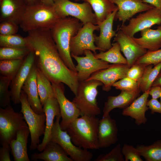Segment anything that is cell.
<instances>
[{"label":"cell","mask_w":161,"mask_h":161,"mask_svg":"<svg viewBox=\"0 0 161 161\" xmlns=\"http://www.w3.org/2000/svg\"><path fill=\"white\" fill-rule=\"evenodd\" d=\"M37 82L40 100L43 106L47 100L55 94L49 80L37 67Z\"/></svg>","instance_id":"cell-30"},{"label":"cell","mask_w":161,"mask_h":161,"mask_svg":"<svg viewBox=\"0 0 161 161\" xmlns=\"http://www.w3.org/2000/svg\"><path fill=\"white\" fill-rule=\"evenodd\" d=\"M84 54V57L71 55L77 63L75 69L79 82L86 80L93 73L107 68L110 65L108 62L95 58L90 50H86Z\"/></svg>","instance_id":"cell-12"},{"label":"cell","mask_w":161,"mask_h":161,"mask_svg":"<svg viewBox=\"0 0 161 161\" xmlns=\"http://www.w3.org/2000/svg\"><path fill=\"white\" fill-rule=\"evenodd\" d=\"M43 107L46 116V128L42 142L37 146V149L40 152L42 151L44 149L47 143L50 141L51 130L54 118L60 113L59 104L55 95L49 98Z\"/></svg>","instance_id":"cell-20"},{"label":"cell","mask_w":161,"mask_h":161,"mask_svg":"<svg viewBox=\"0 0 161 161\" xmlns=\"http://www.w3.org/2000/svg\"><path fill=\"white\" fill-rule=\"evenodd\" d=\"M103 85L100 81L95 80L79 82L77 94L72 102L79 110L80 116H96L100 114L97 97L98 87Z\"/></svg>","instance_id":"cell-5"},{"label":"cell","mask_w":161,"mask_h":161,"mask_svg":"<svg viewBox=\"0 0 161 161\" xmlns=\"http://www.w3.org/2000/svg\"><path fill=\"white\" fill-rule=\"evenodd\" d=\"M11 150L9 145H4L0 148V161H10V152Z\"/></svg>","instance_id":"cell-44"},{"label":"cell","mask_w":161,"mask_h":161,"mask_svg":"<svg viewBox=\"0 0 161 161\" xmlns=\"http://www.w3.org/2000/svg\"><path fill=\"white\" fill-rule=\"evenodd\" d=\"M95 161H124L120 144H118L109 153L99 155Z\"/></svg>","instance_id":"cell-37"},{"label":"cell","mask_w":161,"mask_h":161,"mask_svg":"<svg viewBox=\"0 0 161 161\" xmlns=\"http://www.w3.org/2000/svg\"><path fill=\"white\" fill-rule=\"evenodd\" d=\"M161 24V10L155 7L129 20V24L118 28L131 37L137 32L156 25Z\"/></svg>","instance_id":"cell-11"},{"label":"cell","mask_w":161,"mask_h":161,"mask_svg":"<svg viewBox=\"0 0 161 161\" xmlns=\"http://www.w3.org/2000/svg\"><path fill=\"white\" fill-rule=\"evenodd\" d=\"M146 66L142 64L135 63L129 69L126 77L139 82L143 74Z\"/></svg>","instance_id":"cell-41"},{"label":"cell","mask_w":161,"mask_h":161,"mask_svg":"<svg viewBox=\"0 0 161 161\" xmlns=\"http://www.w3.org/2000/svg\"><path fill=\"white\" fill-rule=\"evenodd\" d=\"M145 3L161 10V0H143Z\"/></svg>","instance_id":"cell-46"},{"label":"cell","mask_w":161,"mask_h":161,"mask_svg":"<svg viewBox=\"0 0 161 161\" xmlns=\"http://www.w3.org/2000/svg\"><path fill=\"white\" fill-rule=\"evenodd\" d=\"M0 47L24 48L28 47L26 37L16 34L8 35H0Z\"/></svg>","instance_id":"cell-34"},{"label":"cell","mask_w":161,"mask_h":161,"mask_svg":"<svg viewBox=\"0 0 161 161\" xmlns=\"http://www.w3.org/2000/svg\"><path fill=\"white\" fill-rule=\"evenodd\" d=\"M160 102L161 103V96L160 97Z\"/></svg>","instance_id":"cell-51"},{"label":"cell","mask_w":161,"mask_h":161,"mask_svg":"<svg viewBox=\"0 0 161 161\" xmlns=\"http://www.w3.org/2000/svg\"><path fill=\"white\" fill-rule=\"evenodd\" d=\"M122 153L125 161H143L141 155L136 148L125 144L121 148Z\"/></svg>","instance_id":"cell-40"},{"label":"cell","mask_w":161,"mask_h":161,"mask_svg":"<svg viewBox=\"0 0 161 161\" xmlns=\"http://www.w3.org/2000/svg\"><path fill=\"white\" fill-rule=\"evenodd\" d=\"M27 5L25 0H0V21L19 25Z\"/></svg>","instance_id":"cell-18"},{"label":"cell","mask_w":161,"mask_h":161,"mask_svg":"<svg viewBox=\"0 0 161 161\" xmlns=\"http://www.w3.org/2000/svg\"><path fill=\"white\" fill-rule=\"evenodd\" d=\"M21 104L20 112L29 128L31 139L29 149L33 151L39 144L40 137L44 135L45 130L46 116L45 113L38 114L32 109L28 101L26 93L22 90L20 98Z\"/></svg>","instance_id":"cell-7"},{"label":"cell","mask_w":161,"mask_h":161,"mask_svg":"<svg viewBox=\"0 0 161 161\" xmlns=\"http://www.w3.org/2000/svg\"><path fill=\"white\" fill-rule=\"evenodd\" d=\"M22 90L26 93L28 103L33 111L38 114L44 113L38 92L37 67L35 64L23 84Z\"/></svg>","instance_id":"cell-21"},{"label":"cell","mask_w":161,"mask_h":161,"mask_svg":"<svg viewBox=\"0 0 161 161\" xmlns=\"http://www.w3.org/2000/svg\"><path fill=\"white\" fill-rule=\"evenodd\" d=\"M61 114L56 117L51 133L50 140L59 144L73 161H90L93 157L92 152L75 145L67 133L60 126Z\"/></svg>","instance_id":"cell-8"},{"label":"cell","mask_w":161,"mask_h":161,"mask_svg":"<svg viewBox=\"0 0 161 161\" xmlns=\"http://www.w3.org/2000/svg\"><path fill=\"white\" fill-rule=\"evenodd\" d=\"M61 18L53 6L40 2L27 6L19 26L27 32L36 30H50Z\"/></svg>","instance_id":"cell-4"},{"label":"cell","mask_w":161,"mask_h":161,"mask_svg":"<svg viewBox=\"0 0 161 161\" xmlns=\"http://www.w3.org/2000/svg\"><path fill=\"white\" fill-rule=\"evenodd\" d=\"M41 2L45 4L53 6L54 4L53 0H40Z\"/></svg>","instance_id":"cell-49"},{"label":"cell","mask_w":161,"mask_h":161,"mask_svg":"<svg viewBox=\"0 0 161 161\" xmlns=\"http://www.w3.org/2000/svg\"><path fill=\"white\" fill-rule=\"evenodd\" d=\"M112 45V47L108 50L94 54L95 58L108 63L127 64L126 58L121 53L120 47L118 43L115 42Z\"/></svg>","instance_id":"cell-29"},{"label":"cell","mask_w":161,"mask_h":161,"mask_svg":"<svg viewBox=\"0 0 161 161\" xmlns=\"http://www.w3.org/2000/svg\"><path fill=\"white\" fill-rule=\"evenodd\" d=\"M112 86L121 91H132L140 89L138 82L127 77L115 82Z\"/></svg>","instance_id":"cell-39"},{"label":"cell","mask_w":161,"mask_h":161,"mask_svg":"<svg viewBox=\"0 0 161 161\" xmlns=\"http://www.w3.org/2000/svg\"><path fill=\"white\" fill-rule=\"evenodd\" d=\"M149 64L145 68L143 74L140 81L139 88L144 92L149 90L161 69V62L155 65Z\"/></svg>","instance_id":"cell-31"},{"label":"cell","mask_w":161,"mask_h":161,"mask_svg":"<svg viewBox=\"0 0 161 161\" xmlns=\"http://www.w3.org/2000/svg\"><path fill=\"white\" fill-rule=\"evenodd\" d=\"M23 59L0 60V76L12 79L21 66Z\"/></svg>","instance_id":"cell-33"},{"label":"cell","mask_w":161,"mask_h":161,"mask_svg":"<svg viewBox=\"0 0 161 161\" xmlns=\"http://www.w3.org/2000/svg\"><path fill=\"white\" fill-rule=\"evenodd\" d=\"M99 119L95 115H83L73 120L65 131L76 146L82 148H99L98 127Z\"/></svg>","instance_id":"cell-3"},{"label":"cell","mask_w":161,"mask_h":161,"mask_svg":"<svg viewBox=\"0 0 161 161\" xmlns=\"http://www.w3.org/2000/svg\"><path fill=\"white\" fill-rule=\"evenodd\" d=\"M117 30L114 41L119 44L121 51L127 60V64L131 67L148 50L136 42L133 37L129 36L118 28Z\"/></svg>","instance_id":"cell-16"},{"label":"cell","mask_w":161,"mask_h":161,"mask_svg":"<svg viewBox=\"0 0 161 161\" xmlns=\"http://www.w3.org/2000/svg\"><path fill=\"white\" fill-rule=\"evenodd\" d=\"M141 37H133L135 41L148 51H152L161 48V25L154 30L150 28L140 31Z\"/></svg>","instance_id":"cell-27"},{"label":"cell","mask_w":161,"mask_h":161,"mask_svg":"<svg viewBox=\"0 0 161 161\" xmlns=\"http://www.w3.org/2000/svg\"><path fill=\"white\" fill-rule=\"evenodd\" d=\"M149 94L152 98L157 99L161 96V86H151L149 90Z\"/></svg>","instance_id":"cell-45"},{"label":"cell","mask_w":161,"mask_h":161,"mask_svg":"<svg viewBox=\"0 0 161 161\" xmlns=\"http://www.w3.org/2000/svg\"><path fill=\"white\" fill-rule=\"evenodd\" d=\"M98 25L89 23L83 24L77 33L72 37L70 42L71 55L80 56L84 54L86 50H89L96 53L99 50L95 43L94 32L99 31Z\"/></svg>","instance_id":"cell-10"},{"label":"cell","mask_w":161,"mask_h":161,"mask_svg":"<svg viewBox=\"0 0 161 161\" xmlns=\"http://www.w3.org/2000/svg\"><path fill=\"white\" fill-rule=\"evenodd\" d=\"M27 33L26 38L28 46L34 53L36 67L52 83H64L75 95L79 84L77 74L62 60L50 30H36Z\"/></svg>","instance_id":"cell-1"},{"label":"cell","mask_w":161,"mask_h":161,"mask_svg":"<svg viewBox=\"0 0 161 161\" xmlns=\"http://www.w3.org/2000/svg\"><path fill=\"white\" fill-rule=\"evenodd\" d=\"M141 91L140 89L132 91H122L116 96H109L105 103L103 117L109 114L114 109H124L129 106L140 95Z\"/></svg>","instance_id":"cell-24"},{"label":"cell","mask_w":161,"mask_h":161,"mask_svg":"<svg viewBox=\"0 0 161 161\" xmlns=\"http://www.w3.org/2000/svg\"><path fill=\"white\" fill-rule=\"evenodd\" d=\"M52 84L60 107L62 118L60 126L62 130L65 131L73 120L80 116V113L75 104L65 96L63 83Z\"/></svg>","instance_id":"cell-13"},{"label":"cell","mask_w":161,"mask_h":161,"mask_svg":"<svg viewBox=\"0 0 161 161\" xmlns=\"http://www.w3.org/2000/svg\"><path fill=\"white\" fill-rule=\"evenodd\" d=\"M83 24L72 17L61 18L50 29V32L58 52L67 66L77 74L75 66L72 60L70 51V42Z\"/></svg>","instance_id":"cell-2"},{"label":"cell","mask_w":161,"mask_h":161,"mask_svg":"<svg viewBox=\"0 0 161 161\" xmlns=\"http://www.w3.org/2000/svg\"><path fill=\"white\" fill-rule=\"evenodd\" d=\"M118 8L114 21H122L121 25L136 14L144 11L154 7L145 3L143 0H110Z\"/></svg>","instance_id":"cell-17"},{"label":"cell","mask_w":161,"mask_h":161,"mask_svg":"<svg viewBox=\"0 0 161 161\" xmlns=\"http://www.w3.org/2000/svg\"><path fill=\"white\" fill-rule=\"evenodd\" d=\"M28 6L33 5L40 2V0H25Z\"/></svg>","instance_id":"cell-48"},{"label":"cell","mask_w":161,"mask_h":161,"mask_svg":"<svg viewBox=\"0 0 161 161\" xmlns=\"http://www.w3.org/2000/svg\"><path fill=\"white\" fill-rule=\"evenodd\" d=\"M118 8L109 15L103 21L98 25L100 33L98 36L94 34L95 45L99 50L105 51L112 47L111 43L112 38L115 36L116 31L113 30V26L115 15Z\"/></svg>","instance_id":"cell-22"},{"label":"cell","mask_w":161,"mask_h":161,"mask_svg":"<svg viewBox=\"0 0 161 161\" xmlns=\"http://www.w3.org/2000/svg\"><path fill=\"white\" fill-rule=\"evenodd\" d=\"M18 25L11 21L1 22L0 35H8L16 34L18 30Z\"/></svg>","instance_id":"cell-42"},{"label":"cell","mask_w":161,"mask_h":161,"mask_svg":"<svg viewBox=\"0 0 161 161\" xmlns=\"http://www.w3.org/2000/svg\"><path fill=\"white\" fill-rule=\"evenodd\" d=\"M118 128L115 120L109 114L99 120L98 137L99 148H108L118 140Z\"/></svg>","instance_id":"cell-19"},{"label":"cell","mask_w":161,"mask_h":161,"mask_svg":"<svg viewBox=\"0 0 161 161\" xmlns=\"http://www.w3.org/2000/svg\"><path fill=\"white\" fill-rule=\"evenodd\" d=\"M30 134L28 127L20 129L17 133L16 138L10 145L15 161H30L27 151L28 137Z\"/></svg>","instance_id":"cell-25"},{"label":"cell","mask_w":161,"mask_h":161,"mask_svg":"<svg viewBox=\"0 0 161 161\" xmlns=\"http://www.w3.org/2000/svg\"><path fill=\"white\" fill-rule=\"evenodd\" d=\"M35 60L34 53L31 50L24 59L21 66L11 80L10 85L11 98L14 104L20 103L22 86L35 64Z\"/></svg>","instance_id":"cell-15"},{"label":"cell","mask_w":161,"mask_h":161,"mask_svg":"<svg viewBox=\"0 0 161 161\" xmlns=\"http://www.w3.org/2000/svg\"><path fill=\"white\" fill-rule=\"evenodd\" d=\"M75 1H79L80 0H74Z\"/></svg>","instance_id":"cell-50"},{"label":"cell","mask_w":161,"mask_h":161,"mask_svg":"<svg viewBox=\"0 0 161 161\" xmlns=\"http://www.w3.org/2000/svg\"><path fill=\"white\" fill-rule=\"evenodd\" d=\"M149 91L143 92L129 106L124 109L122 113L123 115L134 119L135 123L138 125L145 124L147 121L145 114L149 109L146 105Z\"/></svg>","instance_id":"cell-23"},{"label":"cell","mask_w":161,"mask_h":161,"mask_svg":"<svg viewBox=\"0 0 161 161\" xmlns=\"http://www.w3.org/2000/svg\"><path fill=\"white\" fill-rule=\"evenodd\" d=\"M147 106L151 110V113L154 114L155 113L161 114V103L157 99L152 98L148 100Z\"/></svg>","instance_id":"cell-43"},{"label":"cell","mask_w":161,"mask_h":161,"mask_svg":"<svg viewBox=\"0 0 161 161\" xmlns=\"http://www.w3.org/2000/svg\"><path fill=\"white\" fill-rule=\"evenodd\" d=\"M130 67L127 64H113L107 68L93 73L86 80H95L100 81L103 84V90L108 92L115 82L126 77Z\"/></svg>","instance_id":"cell-14"},{"label":"cell","mask_w":161,"mask_h":161,"mask_svg":"<svg viewBox=\"0 0 161 161\" xmlns=\"http://www.w3.org/2000/svg\"><path fill=\"white\" fill-rule=\"evenodd\" d=\"M11 80L10 78L0 76V106L1 108H5L11 100V92L9 90Z\"/></svg>","instance_id":"cell-36"},{"label":"cell","mask_w":161,"mask_h":161,"mask_svg":"<svg viewBox=\"0 0 161 161\" xmlns=\"http://www.w3.org/2000/svg\"><path fill=\"white\" fill-rule=\"evenodd\" d=\"M23 114L14 111L9 104L0 108V141L2 145H9L16 138L17 133L23 128L28 127Z\"/></svg>","instance_id":"cell-6"},{"label":"cell","mask_w":161,"mask_h":161,"mask_svg":"<svg viewBox=\"0 0 161 161\" xmlns=\"http://www.w3.org/2000/svg\"><path fill=\"white\" fill-rule=\"evenodd\" d=\"M30 51L29 47L24 48L0 47V60L23 59Z\"/></svg>","instance_id":"cell-35"},{"label":"cell","mask_w":161,"mask_h":161,"mask_svg":"<svg viewBox=\"0 0 161 161\" xmlns=\"http://www.w3.org/2000/svg\"><path fill=\"white\" fill-rule=\"evenodd\" d=\"M41 152L32 154L31 160L35 161L41 160L45 161H73L59 144L52 140L47 143Z\"/></svg>","instance_id":"cell-26"},{"label":"cell","mask_w":161,"mask_h":161,"mask_svg":"<svg viewBox=\"0 0 161 161\" xmlns=\"http://www.w3.org/2000/svg\"><path fill=\"white\" fill-rule=\"evenodd\" d=\"M53 6L61 18L71 17L79 20L83 24L90 23L97 25L95 15L88 2H74L70 0H53Z\"/></svg>","instance_id":"cell-9"},{"label":"cell","mask_w":161,"mask_h":161,"mask_svg":"<svg viewBox=\"0 0 161 161\" xmlns=\"http://www.w3.org/2000/svg\"><path fill=\"white\" fill-rule=\"evenodd\" d=\"M161 86V69L156 78L153 82L151 86Z\"/></svg>","instance_id":"cell-47"},{"label":"cell","mask_w":161,"mask_h":161,"mask_svg":"<svg viewBox=\"0 0 161 161\" xmlns=\"http://www.w3.org/2000/svg\"><path fill=\"white\" fill-rule=\"evenodd\" d=\"M146 161H161V140L152 144L138 145L136 147Z\"/></svg>","instance_id":"cell-32"},{"label":"cell","mask_w":161,"mask_h":161,"mask_svg":"<svg viewBox=\"0 0 161 161\" xmlns=\"http://www.w3.org/2000/svg\"><path fill=\"white\" fill-rule=\"evenodd\" d=\"M161 62V49L155 51L147 52L139 58L135 63L142 64L146 65H155Z\"/></svg>","instance_id":"cell-38"},{"label":"cell","mask_w":161,"mask_h":161,"mask_svg":"<svg viewBox=\"0 0 161 161\" xmlns=\"http://www.w3.org/2000/svg\"><path fill=\"white\" fill-rule=\"evenodd\" d=\"M89 3L94 11L96 17L97 25L104 20L118 8L110 0H80Z\"/></svg>","instance_id":"cell-28"}]
</instances>
